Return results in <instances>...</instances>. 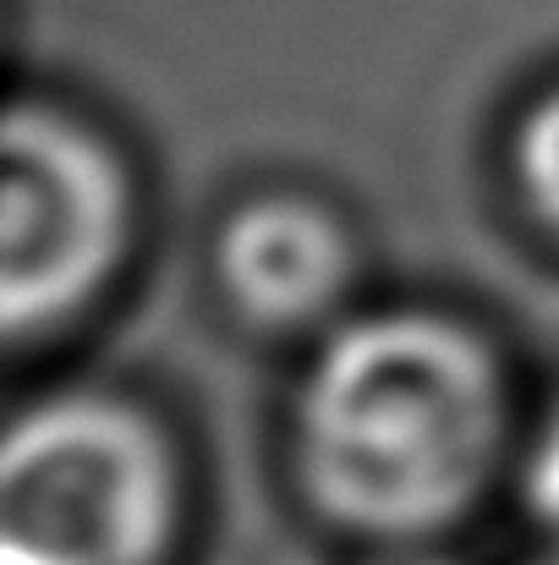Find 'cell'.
Wrapping results in <instances>:
<instances>
[{
  "mask_svg": "<svg viewBox=\"0 0 559 565\" xmlns=\"http://www.w3.org/2000/svg\"><path fill=\"white\" fill-rule=\"evenodd\" d=\"M510 177L533 225L559 242V83L544 88L510 132Z\"/></svg>",
  "mask_w": 559,
  "mask_h": 565,
  "instance_id": "5",
  "label": "cell"
},
{
  "mask_svg": "<svg viewBox=\"0 0 559 565\" xmlns=\"http://www.w3.org/2000/svg\"><path fill=\"white\" fill-rule=\"evenodd\" d=\"M138 242V182L121 149L55 99L6 116L0 324L22 352L77 324Z\"/></svg>",
  "mask_w": 559,
  "mask_h": 565,
  "instance_id": "3",
  "label": "cell"
},
{
  "mask_svg": "<svg viewBox=\"0 0 559 565\" xmlns=\"http://www.w3.org/2000/svg\"><path fill=\"white\" fill-rule=\"evenodd\" d=\"M527 500H533L538 522L559 539V412L544 423V434L527 450Z\"/></svg>",
  "mask_w": 559,
  "mask_h": 565,
  "instance_id": "6",
  "label": "cell"
},
{
  "mask_svg": "<svg viewBox=\"0 0 559 565\" xmlns=\"http://www.w3.org/2000/svg\"><path fill=\"white\" fill-rule=\"evenodd\" d=\"M510 450V379L455 313L378 308L341 319L291 401V472L319 522L433 544L466 522Z\"/></svg>",
  "mask_w": 559,
  "mask_h": 565,
  "instance_id": "1",
  "label": "cell"
},
{
  "mask_svg": "<svg viewBox=\"0 0 559 565\" xmlns=\"http://www.w3.org/2000/svg\"><path fill=\"white\" fill-rule=\"evenodd\" d=\"M182 505V456L127 395L55 390L6 428L0 565H165Z\"/></svg>",
  "mask_w": 559,
  "mask_h": 565,
  "instance_id": "2",
  "label": "cell"
},
{
  "mask_svg": "<svg viewBox=\"0 0 559 565\" xmlns=\"http://www.w3.org/2000/svg\"><path fill=\"white\" fill-rule=\"evenodd\" d=\"M214 286L225 308L264 335L330 324L357 286V242L335 209L308 192H258L214 236Z\"/></svg>",
  "mask_w": 559,
  "mask_h": 565,
  "instance_id": "4",
  "label": "cell"
},
{
  "mask_svg": "<svg viewBox=\"0 0 559 565\" xmlns=\"http://www.w3.org/2000/svg\"><path fill=\"white\" fill-rule=\"evenodd\" d=\"M522 565H559V539H555V544H549V550H538L533 561H522Z\"/></svg>",
  "mask_w": 559,
  "mask_h": 565,
  "instance_id": "8",
  "label": "cell"
},
{
  "mask_svg": "<svg viewBox=\"0 0 559 565\" xmlns=\"http://www.w3.org/2000/svg\"><path fill=\"white\" fill-rule=\"evenodd\" d=\"M368 565H455V561L433 555V544H389V550H373Z\"/></svg>",
  "mask_w": 559,
  "mask_h": 565,
  "instance_id": "7",
  "label": "cell"
}]
</instances>
